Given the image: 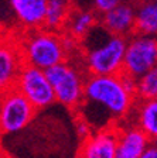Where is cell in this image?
Wrapping results in <instances>:
<instances>
[{
    "label": "cell",
    "mask_w": 157,
    "mask_h": 158,
    "mask_svg": "<svg viewBox=\"0 0 157 158\" xmlns=\"http://www.w3.org/2000/svg\"><path fill=\"white\" fill-rule=\"evenodd\" d=\"M134 95L123 86L119 73L91 75L84 82V100L101 106L113 117H122L132 107Z\"/></svg>",
    "instance_id": "6da1fadb"
},
{
    "label": "cell",
    "mask_w": 157,
    "mask_h": 158,
    "mask_svg": "<svg viewBox=\"0 0 157 158\" xmlns=\"http://www.w3.org/2000/svg\"><path fill=\"white\" fill-rule=\"evenodd\" d=\"M24 62L37 66L40 69H47L67 58V51L62 44V38L54 30L37 31L21 41Z\"/></svg>",
    "instance_id": "7a4b0ae2"
},
{
    "label": "cell",
    "mask_w": 157,
    "mask_h": 158,
    "mask_svg": "<svg viewBox=\"0 0 157 158\" xmlns=\"http://www.w3.org/2000/svg\"><path fill=\"white\" fill-rule=\"evenodd\" d=\"M44 72L52 88L55 102L69 109L81 105L84 100V79L74 66L64 61L44 69Z\"/></svg>",
    "instance_id": "3957f363"
},
{
    "label": "cell",
    "mask_w": 157,
    "mask_h": 158,
    "mask_svg": "<svg viewBox=\"0 0 157 158\" xmlns=\"http://www.w3.org/2000/svg\"><path fill=\"white\" fill-rule=\"evenodd\" d=\"M124 37L113 35L105 38L101 44L88 48L86 66L91 75H115L122 71L123 55L126 49Z\"/></svg>",
    "instance_id": "277c9868"
},
{
    "label": "cell",
    "mask_w": 157,
    "mask_h": 158,
    "mask_svg": "<svg viewBox=\"0 0 157 158\" xmlns=\"http://www.w3.org/2000/svg\"><path fill=\"white\" fill-rule=\"evenodd\" d=\"M36 113V107L16 88H11L0 96V131L6 134L21 131Z\"/></svg>",
    "instance_id": "5b68a950"
},
{
    "label": "cell",
    "mask_w": 157,
    "mask_h": 158,
    "mask_svg": "<svg viewBox=\"0 0 157 158\" xmlns=\"http://www.w3.org/2000/svg\"><path fill=\"white\" fill-rule=\"evenodd\" d=\"M14 88L36 107V110L46 109L55 102V96L44 69L37 66L24 64L20 69Z\"/></svg>",
    "instance_id": "8992f818"
},
{
    "label": "cell",
    "mask_w": 157,
    "mask_h": 158,
    "mask_svg": "<svg viewBox=\"0 0 157 158\" xmlns=\"http://www.w3.org/2000/svg\"><path fill=\"white\" fill-rule=\"evenodd\" d=\"M157 62V43L150 35H136L129 43L123 55L122 71L137 79L143 73L156 68Z\"/></svg>",
    "instance_id": "52a82bcc"
},
{
    "label": "cell",
    "mask_w": 157,
    "mask_h": 158,
    "mask_svg": "<svg viewBox=\"0 0 157 158\" xmlns=\"http://www.w3.org/2000/svg\"><path fill=\"white\" fill-rule=\"evenodd\" d=\"M24 64L21 41L4 30H0V96L14 88Z\"/></svg>",
    "instance_id": "ba28073f"
},
{
    "label": "cell",
    "mask_w": 157,
    "mask_h": 158,
    "mask_svg": "<svg viewBox=\"0 0 157 158\" xmlns=\"http://www.w3.org/2000/svg\"><path fill=\"white\" fill-rule=\"evenodd\" d=\"M118 130L103 128L84 138L76 158H115Z\"/></svg>",
    "instance_id": "9c48e42d"
},
{
    "label": "cell",
    "mask_w": 157,
    "mask_h": 158,
    "mask_svg": "<svg viewBox=\"0 0 157 158\" xmlns=\"http://www.w3.org/2000/svg\"><path fill=\"white\" fill-rule=\"evenodd\" d=\"M151 138L139 127L118 133L115 158H140Z\"/></svg>",
    "instance_id": "30bf717a"
},
{
    "label": "cell",
    "mask_w": 157,
    "mask_h": 158,
    "mask_svg": "<svg viewBox=\"0 0 157 158\" xmlns=\"http://www.w3.org/2000/svg\"><path fill=\"white\" fill-rule=\"evenodd\" d=\"M103 28L113 35L126 37L134 28V7L129 3H119L103 13Z\"/></svg>",
    "instance_id": "8fae6325"
},
{
    "label": "cell",
    "mask_w": 157,
    "mask_h": 158,
    "mask_svg": "<svg viewBox=\"0 0 157 158\" xmlns=\"http://www.w3.org/2000/svg\"><path fill=\"white\" fill-rule=\"evenodd\" d=\"M16 17L26 27H41L46 17L47 0H9Z\"/></svg>",
    "instance_id": "7c38bea8"
},
{
    "label": "cell",
    "mask_w": 157,
    "mask_h": 158,
    "mask_svg": "<svg viewBox=\"0 0 157 158\" xmlns=\"http://www.w3.org/2000/svg\"><path fill=\"white\" fill-rule=\"evenodd\" d=\"M133 31L140 35H156L157 33V3L156 0H147L134 10Z\"/></svg>",
    "instance_id": "4fadbf2b"
},
{
    "label": "cell",
    "mask_w": 157,
    "mask_h": 158,
    "mask_svg": "<svg viewBox=\"0 0 157 158\" xmlns=\"http://www.w3.org/2000/svg\"><path fill=\"white\" fill-rule=\"evenodd\" d=\"M69 14H71V6L68 0H47L43 26H46L48 30H58L67 24Z\"/></svg>",
    "instance_id": "5bb4252c"
},
{
    "label": "cell",
    "mask_w": 157,
    "mask_h": 158,
    "mask_svg": "<svg viewBox=\"0 0 157 158\" xmlns=\"http://www.w3.org/2000/svg\"><path fill=\"white\" fill-rule=\"evenodd\" d=\"M67 23H68L69 35L74 37L75 40L85 38L89 30L96 26V16L94 14V11L81 10L78 13H74L72 16L69 14Z\"/></svg>",
    "instance_id": "9a60e30c"
},
{
    "label": "cell",
    "mask_w": 157,
    "mask_h": 158,
    "mask_svg": "<svg viewBox=\"0 0 157 158\" xmlns=\"http://www.w3.org/2000/svg\"><path fill=\"white\" fill-rule=\"evenodd\" d=\"M139 128L143 130L151 140L157 137V102L156 99L144 100L139 113Z\"/></svg>",
    "instance_id": "2e32d148"
},
{
    "label": "cell",
    "mask_w": 157,
    "mask_h": 158,
    "mask_svg": "<svg viewBox=\"0 0 157 158\" xmlns=\"http://www.w3.org/2000/svg\"><path fill=\"white\" fill-rule=\"evenodd\" d=\"M136 95L143 100L157 98V69L153 68L136 79Z\"/></svg>",
    "instance_id": "e0dca14e"
},
{
    "label": "cell",
    "mask_w": 157,
    "mask_h": 158,
    "mask_svg": "<svg viewBox=\"0 0 157 158\" xmlns=\"http://www.w3.org/2000/svg\"><path fill=\"white\" fill-rule=\"evenodd\" d=\"M94 2V6L98 13H106L109 10H112L113 7H116L119 3H122L123 0H92Z\"/></svg>",
    "instance_id": "ac0fdd59"
},
{
    "label": "cell",
    "mask_w": 157,
    "mask_h": 158,
    "mask_svg": "<svg viewBox=\"0 0 157 158\" xmlns=\"http://www.w3.org/2000/svg\"><path fill=\"white\" fill-rule=\"evenodd\" d=\"M76 128H78V133H79V135H81L82 138L88 137V135L91 134V127H89V124L85 122V120L79 122L78 124H76Z\"/></svg>",
    "instance_id": "d6986e66"
},
{
    "label": "cell",
    "mask_w": 157,
    "mask_h": 158,
    "mask_svg": "<svg viewBox=\"0 0 157 158\" xmlns=\"http://www.w3.org/2000/svg\"><path fill=\"white\" fill-rule=\"evenodd\" d=\"M140 158H157V148L156 145H149L140 155Z\"/></svg>",
    "instance_id": "ffe728a7"
},
{
    "label": "cell",
    "mask_w": 157,
    "mask_h": 158,
    "mask_svg": "<svg viewBox=\"0 0 157 158\" xmlns=\"http://www.w3.org/2000/svg\"><path fill=\"white\" fill-rule=\"evenodd\" d=\"M134 2H139V3H143V2H147V0H134Z\"/></svg>",
    "instance_id": "44dd1931"
}]
</instances>
